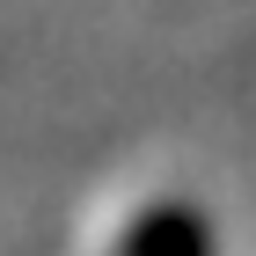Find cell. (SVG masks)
Segmentation results:
<instances>
[{"mask_svg": "<svg viewBox=\"0 0 256 256\" xmlns=\"http://www.w3.org/2000/svg\"><path fill=\"white\" fill-rule=\"evenodd\" d=\"M118 256H212V220L183 198H168V205H154L124 227Z\"/></svg>", "mask_w": 256, "mask_h": 256, "instance_id": "cell-1", "label": "cell"}]
</instances>
